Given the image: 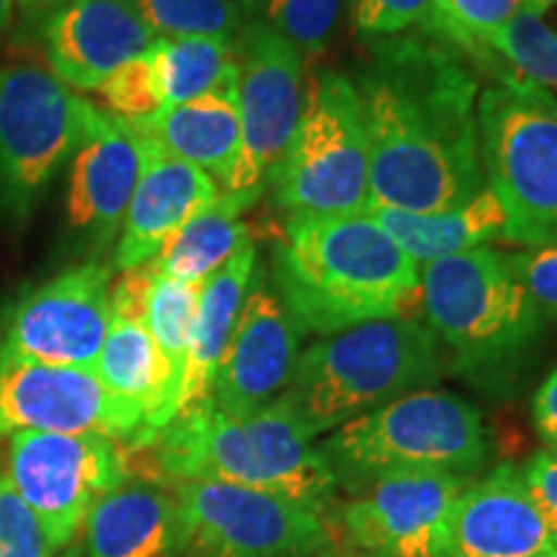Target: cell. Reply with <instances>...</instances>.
<instances>
[{
    "mask_svg": "<svg viewBox=\"0 0 557 557\" xmlns=\"http://www.w3.org/2000/svg\"><path fill=\"white\" fill-rule=\"evenodd\" d=\"M11 13H13V0H0V34H3L5 26H9Z\"/></svg>",
    "mask_w": 557,
    "mask_h": 557,
    "instance_id": "40",
    "label": "cell"
},
{
    "mask_svg": "<svg viewBox=\"0 0 557 557\" xmlns=\"http://www.w3.org/2000/svg\"><path fill=\"white\" fill-rule=\"evenodd\" d=\"M21 431L101 434L129 449L152 442L143 416L111 398L96 372L0 351V436Z\"/></svg>",
    "mask_w": 557,
    "mask_h": 557,
    "instance_id": "14",
    "label": "cell"
},
{
    "mask_svg": "<svg viewBox=\"0 0 557 557\" xmlns=\"http://www.w3.org/2000/svg\"><path fill=\"white\" fill-rule=\"evenodd\" d=\"M158 274L160 271L156 259L143 263V267L122 271L120 282L111 284L109 292L111 318L145 320V315H148V299Z\"/></svg>",
    "mask_w": 557,
    "mask_h": 557,
    "instance_id": "37",
    "label": "cell"
},
{
    "mask_svg": "<svg viewBox=\"0 0 557 557\" xmlns=\"http://www.w3.org/2000/svg\"><path fill=\"white\" fill-rule=\"evenodd\" d=\"M5 478L60 549L86 527L96 500L124 483L127 455L101 434L21 431L11 436Z\"/></svg>",
    "mask_w": 557,
    "mask_h": 557,
    "instance_id": "11",
    "label": "cell"
},
{
    "mask_svg": "<svg viewBox=\"0 0 557 557\" xmlns=\"http://www.w3.org/2000/svg\"><path fill=\"white\" fill-rule=\"evenodd\" d=\"M336 485L357 496L395 472L472 478L487 457L483 416L444 389H416L333 429L320 442Z\"/></svg>",
    "mask_w": 557,
    "mask_h": 557,
    "instance_id": "5",
    "label": "cell"
},
{
    "mask_svg": "<svg viewBox=\"0 0 557 557\" xmlns=\"http://www.w3.org/2000/svg\"><path fill=\"white\" fill-rule=\"evenodd\" d=\"M487 189L506 212V240L557 246V99L519 75H500L478 99Z\"/></svg>",
    "mask_w": 557,
    "mask_h": 557,
    "instance_id": "7",
    "label": "cell"
},
{
    "mask_svg": "<svg viewBox=\"0 0 557 557\" xmlns=\"http://www.w3.org/2000/svg\"><path fill=\"white\" fill-rule=\"evenodd\" d=\"M94 372L111 398L143 416L152 438L176 416L181 382L152 341L145 320L111 318Z\"/></svg>",
    "mask_w": 557,
    "mask_h": 557,
    "instance_id": "21",
    "label": "cell"
},
{
    "mask_svg": "<svg viewBox=\"0 0 557 557\" xmlns=\"http://www.w3.org/2000/svg\"><path fill=\"white\" fill-rule=\"evenodd\" d=\"M421 308L457 372L475 382L511 372L542 333V312L511 259L491 246L426 263Z\"/></svg>",
    "mask_w": 557,
    "mask_h": 557,
    "instance_id": "6",
    "label": "cell"
},
{
    "mask_svg": "<svg viewBox=\"0 0 557 557\" xmlns=\"http://www.w3.org/2000/svg\"><path fill=\"white\" fill-rule=\"evenodd\" d=\"M158 478L218 480L256 487L310 508L329 519L336 504V478L312 438L282 403L253 416H227L209 398L178 413L145 447Z\"/></svg>",
    "mask_w": 557,
    "mask_h": 557,
    "instance_id": "3",
    "label": "cell"
},
{
    "mask_svg": "<svg viewBox=\"0 0 557 557\" xmlns=\"http://www.w3.org/2000/svg\"><path fill=\"white\" fill-rule=\"evenodd\" d=\"M88 557H181L176 496L158 485H120L86 519Z\"/></svg>",
    "mask_w": 557,
    "mask_h": 557,
    "instance_id": "22",
    "label": "cell"
},
{
    "mask_svg": "<svg viewBox=\"0 0 557 557\" xmlns=\"http://www.w3.org/2000/svg\"><path fill=\"white\" fill-rule=\"evenodd\" d=\"M135 5L152 34H163V39H235L246 16L238 0H135Z\"/></svg>",
    "mask_w": 557,
    "mask_h": 557,
    "instance_id": "30",
    "label": "cell"
},
{
    "mask_svg": "<svg viewBox=\"0 0 557 557\" xmlns=\"http://www.w3.org/2000/svg\"><path fill=\"white\" fill-rule=\"evenodd\" d=\"M54 553L58 547L47 529L5 478L0 483V557H52Z\"/></svg>",
    "mask_w": 557,
    "mask_h": 557,
    "instance_id": "34",
    "label": "cell"
},
{
    "mask_svg": "<svg viewBox=\"0 0 557 557\" xmlns=\"http://www.w3.org/2000/svg\"><path fill=\"white\" fill-rule=\"evenodd\" d=\"M24 3H58V0H24Z\"/></svg>",
    "mask_w": 557,
    "mask_h": 557,
    "instance_id": "43",
    "label": "cell"
},
{
    "mask_svg": "<svg viewBox=\"0 0 557 557\" xmlns=\"http://www.w3.org/2000/svg\"><path fill=\"white\" fill-rule=\"evenodd\" d=\"M532 416L540 436L545 438L549 449L557 451V367L534 395Z\"/></svg>",
    "mask_w": 557,
    "mask_h": 557,
    "instance_id": "39",
    "label": "cell"
},
{
    "mask_svg": "<svg viewBox=\"0 0 557 557\" xmlns=\"http://www.w3.org/2000/svg\"><path fill=\"white\" fill-rule=\"evenodd\" d=\"M256 267H259L256 246L253 240H248L225 267L214 271L201 284L197 320H194L189 357H186L184 380H181L176 416L186 413V410L197 408L199 403L212 398L214 377H218L220 361L225 357L230 336H233L235 323L240 318Z\"/></svg>",
    "mask_w": 557,
    "mask_h": 557,
    "instance_id": "24",
    "label": "cell"
},
{
    "mask_svg": "<svg viewBox=\"0 0 557 557\" xmlns=\"http://www.w3.org/2000/svg\"><path fill=\"white\" fill-rule=\"evenodd\" d=\"M367 214L385 230L416 267L468 253V250L487 246L491 240H506V212L487 186L462 207L442 209V212H400V209L369 207Z\"/></svg>",
    "mask_w": 557,
    "mask_h": 557,
    "instance_id": "25",
    "label": "cell"
},
{
    "mask_svg": "<svg viewBox=\"0 0 557 557\" xmlns=\"http://www.w3.org/2000/svg\"><path fill=\"white\" fill-rule=\"evenodd\" d=\"M274 289L305 333L336 336L374 320H418L421 276L369 214L287 218Z\"/></svg>",
    "mask_w": 557,
    "mask_h": 557,
    "instance_id": "2",
    "label": "cell"
},
{
    "mask_svg": "<svg viewBox=\"0 0 557 557\" xmlns=\"http://www.w3.org/2000/svg\"><path fill=\"white\" fill-rule=\"evenodd\" d=\"M137 135L156 139L163 150L212 176L225 191L240 160V114L235 94H209L178 107H163L156 116L127 122Z\"/></svg>",
    "mask_w": 557,
    "mask_h": 557,
    "instance_id": "23",
    "label": "cell"
},
{
    "mask_svg": "<svg viewBox=\"0 0 557 557\" xmlns=\"http://www.w3.org/2000/svg\"><path fill=\"white\" fill-rule=\"evenodd\" d=\"M472 478L395 472L341 508V529L369 557H451V521Z\"/></svg>",
    "mask_w": 557,
    "mask_h": 557,
    "instance_id": "15",
    "label": "cell"
},
{
    "mask_svg": "<svg viewBox=\"0 0 557 557\" xmlns=\"http://www.w3.org/2000/svg\"><path fill=\"white\" fill-rule=\"evenodd\" d=\"M357 90L369 137V207L442 212L485 189L480 88L451 54L413 37L380 39Z\"/></svg>",
    "mask_w": 557,
    "mask_h": 557,
    "instance_id": "1",
    "label": "cell"
},
{
    "mask_svg": "<svg viewBox=\"0 0 557 557\" xmlns=\"http://www.w3.org/2000/svg\"><path fill=\"white\" fill-rule=\"evenodd\" d=\"M99 94L101 101L107 103L109 114L124 122L148 120V116H156L165 107L150 50L124 62L120 70H114L101 83Z\"/></svg>",
    "mask_w": 557,
    "mask_h": 557,
    "instance_id": "32",
    "label": "cell"
},
{
    "mask_svg": "<svg viewBox=\"0 0 557 557\" xmlns=\"http://www.w3.org/2000/svg\"><path fill=\"white\" fill-rule=\"evenodd\" d=\"M201 284H186L178 278L158 274L148 299V331L156 346L169 361L176 380H184L186 357H189V341L197 320ZM181 395V393H178Z\"/></svg>",
    "mask_w": 557,
    "mask_h": 557,
    "instance_id": "28",
    "label": "cell"
},
{
    "mask_svg": "<svg viewBox=\"0 0 557 557\" xmlns=\"http://www.w3.org/2000/svg\"><path fill=\"white\" fill-rule=\"evenodd\" d=\"M261 3L271 29L287 37L302 54L325 50L341 11V0H261Z\"/></svg>",
    "mask_w": 557,
    "mask_h": 557,
    "instance_id": "33",
    "label": "cell"
},
{
    "mask_svg": "<svg viewBox=\"0 0 557 557\" xmlns=\"http://www.w3.org/2000/svg\"><path fill=\"white\" fill-rule=\"evenodd\" d=\"M243 150L225 194L263 191L302 111L305 54L267 21L235 34Z\"/></svg>",
    "mask_w": 557,
    "mask_h": 557,
    "instance_id": "12",
    "label": "cell"
},
{
    "mask_svg": "<svg viewBox=\"0 0 557 557\" xmlns=\"http://www.w3.org/2000/svg\"><path fill=\"white\" fill-rule=\"evenodd\" d=\"M261 194L263 191H222L212 207L191 218L176 235L165 240L156 256L160 274L186 284H205L250 240L248 225L240 220V214Z\"/></svg>",
    "mask_w": 557,
    "mask_h": 557,
    "instance_id": "26",
    "label": "cell"
},
{
    "mask_svg": "<svg viewBox=\"0 0 557 557\" xmlns=\"http://www.w3.org/2000/svg\"><path fill=\"white\" fill-rule=\"evenodd\" d=\"M451 557H557V532L511 465L465 487L451 521Z\"/></svg>",
    "mask_w": 557,
    "mask_h": 557,
    "instance_id": "19",
    "label": "cell"
},
{
    "mask_svg": "<svg viewBox=\"0 0 557 557\" xmlns=\"http://www.w3.org/2000/svg\"><path fill=\"white\" fill-rule=\"evenodd\" d=\"M519 472L527 491L532 493V498L537 500L542 513L557 532V451H537Z\"/></svg>",
    "mask_w": 557,
    "mask_h": 557,
    "instance_id": "38",
    "label": "cell"
},
{
    "mask_svg": "<svg viewBox=\"0 0 557 557\" xmlns=\"http://www.w3.org/2000/svg\"><path fill=\"white\" fill-rule=\"evenodd\" d=\"M438 377L442 351L426 323L374 320L299 354L278 403L315 438Z\"/></svg>",
    "mask_w": 557,
    "mask_h": 557,
    "instance_id": "4",
    "label": "cell"
},
{
    "mask_svg": "<svg viewBox=\"0 0 557 557\" xmlns=\"http://www.w3.org/2000/svg\"><path fill=\"white\" fill-rule=\"evenodd\" d=\"M152 41L156 34L135 0H67L45 26L54 78L78 90H99L114 70L148 52Z\"/></svg>",
    "mask_w": 557,
    "mask_h": 557,
    "instance_id": "17",
    "label": "cell"
},
{
    "mask_svg": "<svg viewBox=\"0 0 557 557\" xmlns=\"http://www.w3.org/2000/svg\"><path fill=\"white\" fill-rule=\"evenodd\" d=\"M524 5L527 0H434L423 24L457 50L483 54L491 50V39Z\"/></svg>",
    "mask_w": 557,
    "mask_h": 557,
    "instance_id": "29",
    "label": "cell"
},
{
    "mask_svg": "<svg viewBox=\"0 0 557 557\" xmlns=\"http://www.w3.org/2000/svg\"><path fill=\"white\" fill-rule=\"evenodd\" d=\"M181 557H315L331 542L329 519L256 487L181 480Z\"/></svg>",
    "mask_w": 557,
    "mask_h": 557,
    "instance_id": "10",
    "label": "cell"
},
{
    "mask_svg": "<svg viewBox=\"0 0 557 557\" xmlns=\"http://www.w3.org/2000/svg\"><path fill=\"white\" fill-rule=\"evenodd\" d=\"M143 171V145L124 120L99 111L75 150L67 186L70 227L107 248L120 233Z\"/></svg>",
    "mask_w": 557,
    "mask_h": 557,
    "instance_id": "20",
    "label": "cell"
},
{
    "mask_svg": "<svg viewBox=\"0 0 557 557\" xmlns=\"http://www.w3.org/2000/svg\"><path fill=\"white\" fill-rule=\"evenodd\" d=\"M508 259L542 315L557 318V246L527 248Z\"/></svg>",
    "mask_w": 557,
    "mask_h": 557,
    "instance_id": "36",
    "label": "cell"
},
{
    "mask_svg": "<svg viewBox=\"0 0 557 557\" xmlns=\"http://www.w3.org/2000/svg\"><path fill=\"white\" fill-rule=\"evenodd\" d=\"M527 5L529 9H537V11H549V9H555L557 5V0H527Z\"/></svg>",
    "mask_w": 557,
    "mask_h": 557,
    "instance_id": "41",
    "label": "cell"
},
{
    "mask_svg": "<svg viewBox=\"0 0 557 557\" xmlns=\"http://www.w3.org/2000/svg\"><path fill=\"white\" fill-rule=\"evenodd\" d=\"M101 109L39 67H0V220H26Z\"/></svg>",
    "mask_w": 557,
    "mask_h": 557,
    "instance_id": "9",
    "label": "cell"
},
{
    "mask_svg": "<svg viewBox=\"0 0 557 557\" xmlns=\"http://www.w3.org/2000/svg\"><path fill=\"white\" fill-rule=\"evenodd\" d=\"M3 480H5V472H3V470H0V483H3Z\"/></svg>",
    "mask_w": 557,
    "mask_h": 557,
    "instance_id": "45",
    "label": "cell"
},
{
    "mask_svg": "<svg viewBox=\"0 0 557 557\" xmlns=\"http://www.w3.org/2000/svg\"><path fill=\"white\" fill-rule=\"evenodd\" d=\"M269 184L287 218L367 214L369 137L357 83L336 70L312 75L297 127Z\"/></svg>",
    "mask_w": 557,
    "mask_h": 557,
    "instance_id": "8",
    "label": "cell"
},
{
    "mask_svg": "<svg viewBox=\"0 0 557 557\" xmlns=\"http://www.w3.org/2000/svg\"><path fill=\"white\" fill-rule=\"evenodd\" d=\"M238 3H240V9H243V11L250 13V11L256 9V5H261V0H238Z\"/></svg>",
    "mask_w": 557,
    "mask_h": 557,
    "instance_id": "42",
    "label": "cell"
},
{
    "mask_svg": "<svg viewBox=\"0 0 557 557\" xmlns=\"http://www.w3.org/2000/svg\"><path fill=\"white\" fill-rule=\"evenodd\" d=\"M305 331L256 267L240 318L220 361L212 400L227 416H253L282 398Z\"/></svg>",
    "mask_w": 557,
    "mask_h": 557,
    "instance_id": "16",
    "label": "cell"
},
{
    "mask_svg": "<svg viewBox=\"0 0 557 557\" xmlns=\"http://www.w3.org/2000/svg\"><path fill=\"white\" fill-rule=\"evenodd\" d=\"M150 52L165 107H178L209 94L238 90V60L233 52V39H156Z\"/></svg>",
    "mask_w": 557,
    "mask_h": 557,
    "instance_id": "27",
    "label": "cell"
},
{
    "mask_svg": "<svg viewBox=\"0 0 557 557\" xmlns=\"http://www.w3.org/2000/svg\"><path fill=\"white\" fill-rule=\"evenodd\" d=\"M315 557H338L336 553H325V549H323V553H318Z\"/></svg>",
    "mask_w": 557,
    "mask_h": 557,
    "instance_id": "44",
    "label": "cell"
},
{
    "mask_svg": "<svg viewBox=\"0 0 557 557\" xmlns=\"http://www.w3.org/2000/svg\"><path fill=\"white\" fill-rule=\"evenodd\" d=\"M111 267L65 269L24 292L0 325V351L39 364L94 372L111 325Z\"/></svg>",
    "mask_w": 557,
    "mask_h": 557,
    "instance_id": "13",
    "label": "cell"
},
{
    "mask_svg": "<svg viewBox=\"0 0 557 557\" xmlns=\"http://www.w3.org/2000/svg\"><path fill=\"white\" fill-rule=\"evenodd\" d=\"M491 50H496L519 78L557 90V29L547 24L542 11L524 5L491 39Z\"/></svg>",
    "mask_w": 557,
    "mask_h": 557,
    "instance_id": "31",
    "label": "cell"
},
{
    "mask_svg": "<svg viewBox=\"0 0 557 557\" xmlns=\"http://www.w3.org/2000/svg\"><path fill=\"white\" fill-rule=\"evenodd\" d=\"M137 137L143 145V171L114 253V267L122 271L156 259L171 235L222 197L218 181L197 165L171 156L156 139Z\"/></svg>",
    "mask_w": 557,
    "mask_h": 557,
    "instance_id": "18",
    "label": "cell"
},
{
    "mask_svg": "<svg viewBox=\"0 0 557 557\" xmlns=\"http://www.w3.org/2000/svg\"><path fill=\"white\" fill-rule=\"evenodd\" d=\"M434 0H354V26L364 37L387 39L421 24Z\"/></svg>",
    "mask_w": 557,
    "mask_h": 557,
    "instance_id": "35",
    "label": "cell"
}]
</instances>
